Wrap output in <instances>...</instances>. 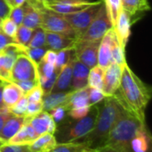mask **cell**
<instances>
[{
    "instance_id": "1",
    "label": "cell",
    "mask_w": 152,
    "mask_h": 152,
    "mask_svg": "<svg viewBox=\"0 0 152 152\" xmlns=\"http://www.w3.org/2000/svg\"><path fill=\"white\" fill-rule=\"evenodd\" d=\"M122 107L145 122V109L151 100V90L131 70L126 62L122 66L121 82L114 95Z\"/></svg>"
},
{
    "instance_id": "2",
    "label": "cell",
    "mask_w": 152,
    "mask_h": 152,
    "mask_svg": "<svg viewBox=\"0 0 152 152\" xmlns=\"http://www.w3.org/2000/svg\"><path fill=\"white\" fill-rule=\"evenodd\" d=\"M97 105L98 116L94 127L86 136L81 139L89 148L94 149H98L103 145L124 108L115 96L105 97Z\"/></svg>"
},
{
    "instance_id": "3",
    "label": "cell",
    "mask_w": 152,
    "mask_h": 152,
    "mask_svg": "<svg viewBox=\"0 0 152 152\" xmlns=\"http://www.w3.org/2000/svg\"><path fill=\"white\" fill-rule=\"evenodd\" d=\"M146 125L134 115L123 108V111L110 132L102 146H110L122 152H131L130 143L139 129Z\"/></svg>"
},
{
    "instance_id": "4",
    "label": "cell",
    "mask_w": 152,
    "mask_h": 152,
    "mask_svg": "<svg viewBox=\"0 0 152 152\" xmlns=\"http://www.w3.org/2000/svg\"><path fill=\"white\" fill-rule=\"evenodd\" d=\"M98 116V105L91 106L89 113L78 120L64 119L58 124L54 137L57 143L77 142L86 136L94 127Z\"/></svg>"
},
{
    "instance_id": "5",
    "label": "cell",
    "mask_w": 152,
    "mask_h": 152,
    "mask_svg": "<svg viewBox=\"0 0 152 152\" xmlns=\"http://www.w3.org/2000/svg\"><path fill=\"white\" fill-rule=\"evenodd\" d=\"M37 9L39 10L41 16L40 27L45 31L63 34L67 37L77 39V35L74 30L65 20L62 14L58 13L47 7H40Z\"/></svg>"
},
{
    "instance_id": "6",
    "label": "cell",
    "mask_w": 152,
    "mask_h": 152,
    "mask_svg": "<svg viewBox=\"0 0 152 152\" xmlns=\"http://www.w3.org/2000/svg\"><path fill=\"white\" fill-rule=\"evenodd\" d=\"M111 28H113V26L107 14L105 5L103 2H102V4L100 6V9L96 16L92 21V22L87 27V29L85 30V32L77 40V41L101 40L102 37L105 35V33Z\"/></svg>"
},
{
    "instance_id": "7",
    "label": "cell",
    "mask_w": 152,
    "mask_h": 152,
    "mask_svg": "<svg viewBox=\"0 0 152 152\" xmlns=\"http://www.w3.org/2000/svg\"><path fill=\"white\" fill-rule=\"evenodd\" d=\"M102 2V0L96 1L94 4L77 13H73L69 14H62L65 20L69 23V25L74 30L77 35V39L85 32V30L90 25L92 21L94 19L100 9Z\"/></svg>"
},
{
    "instance_id": "8",
    "label": "cell",
    "mask_w": 152,
    "mask_h": 152,
    "mask_svg": "<svg viewBox=\"0 0 152 152\" xmlns=\"http://www.w3.org/2000/svg\"><path fill=\"white\" fill-rule=\"evenodd\" d=\"M13 81H38L37 64L26 54L17 56L11 70V80Z\"/></svg>"
},
{
    "instance_id": "9",
    "label": "cell",
    "mask_w": 152,
    "mask_h": 152,
    "mask_svg": "<svg viewBox=\"0 0 152 152\" xmlns=\"http://www.w3.org/2000/svg\"><path fill=\"white\" fill-rule=\"evenodd\" d=\"M101 40L96 41H77L74 45L75 56L88 68L98 64V49Z\"/></svg>"
},
{
    "instance_id": "10",
    "label": "cell",
    "mask_w": 152,
    "mask_h": 152,
    "mask_svg": "<svg viewBox=\"0 0 152 152\" xmlns=\"http://www.w3.org/2000/svg\"><path fill=\"white\" fill-rule=\"evenodd\" d=\"M122 74V66L117 63H111L105 70L102 82V91L105 97L114 96L118 91Z\"/></svg>"
},
{
    "instance_id": "11",
    "label": "cell",
    "mask_w": 152,
    "mask_h": 152,
    "mask_svg": "<svg viewBox=\"0 0 152 152\" xmlns=\"http://www.w3.org/2000/svg\"><path fill=\"white\" fill-rule=\"evenodd\" d=\"M96 1L93 0H76V1H55L50 0L47 1L45 7L58 13L61 14H69L73 13L79 12L89 5L94 4Z\"/></svg>"
},
{
    "instance_id": "12",
    "label": "cell",
    "mask_w": 152,
    "mask_h": 152,
    "mask_svg": "<svg viewBox=\"0 0 152 152\" xmlns=\"http://www.w3.org/2000/svg\"><path fill=\"white\" fill-rule=\"evenodd\" d=\"M132 23L133 22L129 15L123 9H121L117 18L116 23L113 26V30L115 31L119 45L124 50L126 49V44L130 37Z\"/></svg>"
},
{
    "instance_id": "13",
    "label": "cell",
    "mask_w": 152,
    "mask_h": 152,
    "mask_svg": "<svg viewBox=\"0 0 152 152\" xmlns=\"http://www.w3.org/2000/svg\"><path fill=\"white\" fill-rule=\"evenodd\" d=\"M116 34L113 28L110 29L105 35L102 37L100 42L98 49V65L102 69H106L112 62L111 58V47L114 39H116Z\"/></svg>"
},
{
    "instance_id": "14",
    "label": "cell",
    "mask_w": 152,
    "mask_h": 152,
    "mask_svg": "<svg viewBox=\"0 0 152 152\" xmlns=\"http://www.w3.org/2000/svg\"><path fill=\"white\" fill-rule=\"evenodd\" d=\"M29 124L38 136L44 133L54 134L57 128L56 123L46 111H42L38 115L30 117Z\"/></svg>"
},
{
    "instance_id": "15",
    "label": "cell",
    "mask_w": 152,
    "mask_h": 152,
    "mask_svg": "<svg viewBox=\"0 0 152 152\" xmlns=\"http://www.w3.org/2000/svg\"><path fill=\"white\" fill-rule=\"evenodd\" d=\"M90 68L80 62L76 56L72 59L71 90H81L87 87V78Z\"/></svg>"
},
{
    "instance_id": "16",
    "label": "cell",
    "mask_w": 152,
    "mask_h": 152,
    "mask_svg": "<svg viewBox=\"0 0 152 152\" xmlns=\"http://www.w3.org/2000/svg\"><path fill=\"white\" fill-rule=\"evenodd\" d=\"M27 119L28 117L26 116H17L11 115L4 123L0 132V141L3 143H6L18 133V131L25 124Z\"/></svg>"
},
{
    "instance_id": "17",
    "label": "cell",
    "mask_w": 152,
    "mask_h": 152,
    "mask_svg": "<svg viewBox=\"0 0 152 152\" xmlns=\"http://www.w3.org/2000/svg\"><path fill=\"white\" fill-rule=\"evenodd\" d=\"M46 36V47L53 51H60L69 47H74L76 39L67 37L63 34L45 31Z\"/></svg>"
},
{
    "instance_id": "18",
    "label": "cell",
    "mask_w": 152,
    "mask_h": 152,
    "mask_svg": "<svg viewBox=\"0 0 152 152\" xmlns=\"http://www.w3.org/2000/svg\"><path fill=\"white\" fill-rule=\"evenodd\" d=\"M151 147V135L146 125L142 126L132 139L130 143L131 152H148Z\"/></svg>"
},
{
    "instance_id": "19",
    "label": "cell",
    "mask_w": 152,
    "mask_h": 152,
    "mask_svg": "<svg viewBox=\"0 0 152 152\" xmlns=\"http://www.w3.org/2000/svg\"><path fill=\"white\" fill-rule=\"evenodd\" d=\"M71 79H72V60L57 73L56 81L51 92L71 91Z\"/></svg>"
},
{
    "instance_id": "20",
    "label": "cell",
    "mask_w": 152,
    "mask_h": 152,
    "mask_svg": "<svg viewBox=\"0 0 152 152\" xmlns=\"http://www.w3.org/2000/svg\"><path fill=\"white\" fill-rule=\"evenodd\" d=\"M37 137L38 135L36 133L33 127L29 124V117H28L27 121L18 131V133L12 138H11L6 143L18 144V145H29Z\"/></svg>"
},
{
    "instance_id": "21",
    "label": "cell",
    "mask_w": 152,
    "mask_h": 152,
    "mask_svg": "<svg viewBox=\"0 0 152 152\" xmlns=\"http://www.w3.org/2000/svg\"><path fill=\"white\" fill-rule=\"evenodd\" d=\"M69 92H50L46 95H44L42 102H43V108L44 111H50L51 109L63 106L67 107ZM67 109V108H66Z\"/></svg>"
},
{
    "instance_id": "22",
    "label": "cell",
    "mask_w": 152,
    "mask_h": 152,
    "mask_svg": "<svg viewBox=\"0 0 152 152\" xmlns=\"http://www.w3.org/2000/svg\"><path fill=\"white\" fill-rule=\"evenodd\" d=\"M57 144L56 139L52 133H44L39 135L29 145L30 152H49Z\"/></svg>"
},
{
    "instance_id": "23",
    "label": "cell",
    "mask_w": 152,
    "mask_h": 152,
    "mask_svg": "<svg viewBox=\"0 0 152 152\" xmlns=\"http://www.w3.org/2000/svg\"><path fill=\"white\" fill-rule=\"evenodd\" d=\"M22 6L24 11L22 25L32 30L39 27L41 24V16L39 10L31 4H29L28 1H26Z\"/></svg>"
},
{
    "instance_id": "24",
    "label": "cell",
    "mask_w": 152,
    "mask_h": 152,
    "mask_svg": "<svg viewBox=\"0 0 152 152\" xmlns=\"http://www.w3.org/2000/svg\"><path fill=\"white\" fill-rule=\"evenodd\" d=\"M22 96H24V93L15 83L12 82H4L3 102L8 108L13 106Z\"/></svg>"
},
{
    "instance_id": "25",
    "label": "cell",
    "mask_w": 152,
    "mask_h": 152,
    "mask_svg": "<svg viewBox=\"0 0 152 152\" xmlns=\"http://www.w3.org/2000/svg\"><path fill=\"white\" fill-rule=\"evenodd\" d=\"M121 6L131 20L137 14L145 13L151 8L148 0H121Z\"/></svg>"
},
{
    "instance_id": "26",
    "label": "cell",
    "mask_w": 152,
    "mask_h": 152,
    "mask_svg": "<svg viewBox=\"0 0 152 152\" xmlns=\"http://www.w3.org/2000/svg\"><path fill=\"white\" fill-rule=\"evenodd\" d=\"M88 106H90L88 100V86L84 89L71 90L69 92V97L66 107L67 110Z\"/></svg>"
},
{
    "instance_id": "27",
    "label": "cell",
    "mask_w": 152,
    "mask_h": 152,
    "mask_svg": "<svg viewBox=\"0 0 152 152\" xmlns=\"http://www.w3.org/2000/svg\"><path fill=\"white\" fill-rule=\"evenodd\" d=\"M103 76H104V69L100 67L98 65L90 68L88 78H87V86L90 88L102 90Z\"/></svg>"
},
{
    "instance_id": "28",
    "label": "cell",
    "mask_w": 152,
    "mask_h": 152,
    "mask_svg": "<svg viewBox=\"0 0 152 152\" xmlns=\"http://www.w3.org/2000/svg\"><path fill=\"white\" fill-rule=\"evenodd\" d=\"M74 56H75V53L73 47H69L58 51L55 65H54L55 72L58 73L66 65H68L73 59Z\"/></svg>"
},
{
    "instance_id": "29",
    "label": "cell",
    "mask_w": 152,
    "mask_h": 152,
    "mask_svg": "<svg viewBox=\"0 0 152 152\" xmlns=\"http://www.w3.org/2000/svg\"><path fill=\"white\" fill-rule=\"evenodd\" d=\"M87 147L88 146L86 142L82 141H77L72 142L57 143L56 146L49 152H80Z\"/></svg>"
},
{
    "instance_id": "30",
    "label": "cell",
    "mask_w": 152,
    "mask_h": 152,
    "mask_svg": "<svg viewBox=\"0 0 152 152\" xmlns=\"http://www.w3.org/2000/svg\"><path fill=\"white\" fill-rule=\"evenodd\" d=\"M102 1L103 2L105 5L106 12H107L110 21L112 26H114V24L116 23L117 18L118 16V13L122 9L121 0H102Z\"/></svg>"
},
{
    "instance_id": "31",
    "label": "cell",
    "mask_w": 152,
    "mask_h": 152,
    "mask_svg": "<svg viewBox=\"0 0 152 152\" xmlns=\"http://www.w3.org/2000/svg\"><path fill=\"white\" fill-rule=\"evenodd\" d=\"M32 33H33L32 29H29L21 24V25L18 26V29H17V31H16V34H15L13 39L16 44L26 48L28 47V44L30 39H31Z\"/></svg>"
},
{
    "instance_id": "32",
    "label": "cell",
    "mask_w": 152,
    "mask_h": 152,
    "mask_svg": "<svg viewBox=\"0 0 152 152\" xmlns=\"http://www.w3.org/2000/svg\"><path fill=\"white\" fill-rule=\"evenodd\" d=\"M46 47V36L45 30L40 26L33 30L31 39L27 47Z\"/></svg>"
},
{
    "instance_id": "33",
    "label": "cell",
    "mask_w": 152,
    "mask_h": 152,
    "mask_svg": "<svg viewBox=\"0 0 152 152\" xmlns=\"http://www.w3.org/2000/svg\"><path fill=\"white\" fill-rule=\"evenodd\" d=\"M111 58L113 63H117L120 66H123V65L126 62V56H125V50L121 47L119 45L117 38L114 39L111 47Z\"/></svg>"
},
{
    "instance_id": "34",
    "label": "cell",
    "mask_w": 152,
    "mask_h": 152,
    "mask_svg": "<svg viewBox=\"0 0 152 152\" xmlns=\"http://www.w3.org/2000/svg\"><path fill=\"white\" fill-rule=\"evenodd\" d=\"M37 71H38V79H50L54 74H57L55 72L54 65L48 64L46 62L41 61L37 64Z\"/></svg>"
},
{
    "instance_id": "35",
    "label": "cell",
    "mask_w": 152,
    "mask_h": 152,
    "mask_svg": "<svg viewBox=\"0 0 152 152\" xmlns=\"http://www.w3.org/2000/svg\"><path fill=\"white\" fill-rule=\"evenodd\" d=\"M28 99L24 95L22 96L13 106L9 108V112L17 116H26V111H27V107H28Z\"/></svg>"
},
{
    "instance_id": "36",
    "label": "cell",
    "mask_w": 152,
    "mask_h": 152,
    "mask_svg": "<svg viewBox=\"0 0 152 152\" xmlns=\"http://www.w3.org/2000/svg\"><path fill=\"white\" fill-rule=\"evenodd\" d=\"M49 48L47 47H26L25 54L33 60L36 64H38L42 61L45 52Z\"/></svg>"
},
{
    "instance_id": "37",
    "label": "cell",
    "mask_w": 152,
    "mask_h": 152,
    "mask_svg": "<svg viewBox=\"0 0 152 152\" xmlns=\"http://www.w3.org/2000/svg\"><path fill=\"white\" fill-rule=\"evenodd\" d=\"M17 29H18V25L9 17H5V18L2 19V21H1V31L3 33H4L5 35L13 39L15 34H16Z\"/></svg>"
},
{
    "instance_id": "38",
    "label": "cell",
    "mask_w": 152,
    "mask_h": 152,
    "mask_svg": "<svg viewBox=\"0 0 152 152\" xmlns=\"http://www.w3.org/2000/svg\"><path fill=\"white\" fill-rule=\"evenodd\" d=\"M48 113L51 116V117L53 119V121L56 123V125L61 123L66 118V116H68V110L63 106L54 108L50 111H48Z\"/></svg>"
},
{
    "instance_id": "39",
    "label": "cell",
    "mask_w": 152,
    "mask_h": 152,
    "mask_svg": "<svg viewBox=\"0 0 152 152\" xmlns=\"http://www.w3.org/2000/svg\"><path fill=\"white\" fill-rule=\"evenodd\" d=\"M104 98L105 96L102 91V90L88 87V100L90 106H94L100 103Z\"/></svg>"
},
{
    "instance_id": "40",
    "label": "cell",
    "mask_w": 152,
    "mask_h": 152,
    "mask_svg": "<svg viewBox=\"0 0 152 152\" xmlns=\"http://www.w3.org/2000/svg\"><path fill=\"white\" fill-rule=\"evenodd\" d=\"M42 111H44L42 101H28L26 111V117H33Z\"/></svg>"
},
{
    "instance_id": "41",
    "label": "cell",
    "mask_w": 152,
    "mask_h": 152,
    "mask_svg": "<svg viewBox=\"0 0 152 152\" xmlns=\"http://www.w3.org/2000/svg\"><path fill=\"white\" fill-rule=\"evenodd\" d=\"M23 15H24V11H23V6H13L11 8L10 13L8 17L12 19L18 26L22 24V20H23Z\"/></svg>"
},
{
    "instance_id": "42",
    "label": "cell",
    "mask_w": 152,
    "mask_h": 152,
    "mask_svg": "<svg viewBox=\"0 0 152 152\" xmlns=\"http://www.w3.org/2000/svg\"><path fill=\"white\" fill-rule=\"evenodd\" d=\"M28 99V101H42L44 97V92L39 83L34 86L28 92L25 94Z\"/></svg>"
},
{
    "instance_id": "43",
    "label": "cell",
    "mask_w": 152,
    "mask_h": 152,
    "mask_svg": "<svg viewBox=\"0 0 152 152\" xmlns=\"http://www.w3.org/2000/svg\"><path fill=\"white\" fill-rule=\"evenodd\" d=\"M91 106L84 107V108H71L68 110V116L74 120H78L85 117L90 111Z\"/></svg>"
},
{
    "instance_id": "44",
    "label": "cell",
    "mask_w": 152,
    "mask_h": 152,
    "mask_svg": "<svg viewBox=\"0 0 152 152\" xmlns=\"http://www.w3.org/2000/svg\"><path fill=\"white\" fill-rule=\"evenodd\" d=\"M0 152H30L28 145L4 143L0 146Z\"/></svg>"
},
{
    "instance_id": "45",
    "label": "cell",
    "mask_w": 152,
    "mask_h": 152,
    "mask_svg": "<svg viewBox=\"0 0 152 152\" xmlns=\"http://www.w3.org/2000/svg\"><path fill=\"white\" fill-rule=\"evenodd\" d=\"M15 83L24 93V95L28 92L34 86L38 84V81H13L12 82Z\"/></svg>"
},
{
    "instance_id": "46",
    "label": "cell",
    "mask_w": 152,
    "mask_h": 152,
    "mask_svg": "<svg viewBox=\"0 0 152 152\" xmlns=\"http://www.w3.org/2000/svg\"><path fill=\"white\" fill-rule=\"evenodd\" d=\"M11 80V72L4 68V57L0 52V81L2 82H7Z\"/></svg>"
},
{
    "instance_id": "47",
    "label": "cell",
    "mask_w": 152,
    "mask_h": 152,
    "mask_svg": "<svg viewBox=\"0 0 152 152\" xmlns=\"http://www.w3.org/2000/svg\"><path fill=\"white\" fill-rule=\"evenodd\" d=\"M56 56H57V52L56 51H53L52 49H48L45 52L42 61L54 65H55V61H56Z\"/></svg>"
},
{
    "instance_id": "48",
    "label": "cell",
    "mask_w": 152,
    "mask_h": 152,
    "mask_svg": "<svg viewBox=\"0 0 152 152\" xmlns=\"http://www.w3.org/2000/svg\"><path fill=\"white\" fill-rule=\"evenodd\" d=\"M15 43L14 39L7 35H5L4 33H3L2 31H0V52L9 44H12Z\"/></svg>"
},
{
    "instance_id": "49",
    "label": "cell",
    "mask_w": 152,
    "mask_h": 152,
    "mask_svg": "<svg viewBox=\"0 0 152 152\" xmlns=\"http://www.w3.org/2000/svg\"><path fill=\"white\" fill-rule=\"evenodd\" d=\"M11 7L5 2V0H0V19L8 17Z\"/></svg>"
},
{
    "instance_id": "50",
    "label": "cell",
    "mask_w": 152,
    "mask_h": 152,
    "mask_svg": "<svg viewBox=\"0 0 152 152\" xmlns=\"http://www.w3.org/2000/svg\"><path fill=\"white\" fill-rule=\"evenodd\" d=\"M27 1L37 8L45 7V4L47 3V0H27Z\"/></svg>"
},
{
    "instance_id": "51",
    "label": "cell",
    "mask_w": 152,
    "mask_h": 152,
    "mask_svg": "<svg viewBox=\"0 0 152 152\" xmlns=\"http://www.w3.org/2000/svg\"><path fill=\"white\" fill-rule=\"evenodd\" d=\"M97 152H122L118 149L110 147V146H102L97 149Z\"/></svg>"
},
{
    "instance_id": "52",
    "label": "cell",
    "mask_w": 152,
    "mask_h": 152,
    "mask_svg": "<svg viewBox=\"0 0 152 152\" xmlns=\"http://www.w3.org/2000/svg\"><path fill=\"white\" fill-rule=\"evenodd\" d=\"M12 114L10 112L8 113H3V114H0V132L4 125V123L6 122V120L8 119V117L11 116Z\"/></svg>"
},
{
    "instance_id": "53",
    "label": "cell",
    "mask_w": 152,
    "mask_h": 152,
    "mask_svg": "<svg viewBox=\"0 0 152 152\" xmlns=\"http://www.w3.org/2000/svg\"><path fill=\"white\" fill-rule=\"evenodd\" d=\"M27 0H13L12 7H13V6H21V5L24 4V3Z\"/></svg>"
},
{
    "instance_id": "54",
    "label": "cell",
    "mask_w": 152,
    "mask_h": 152,
    "mask_svg": "<svg viewBox=\"0 0 152 152\" xmlns=\"http://www.w3.org/2000/svg\"><path fill=\"white\" fill-rule=\"evenodd\" d=\"M3 89H4V82H0V105H4L3 102Z\"/></svg>"
},
{
    "instance_id": "55",
    "label": "cell",
    "mask_w": 152,
    "mask_h": 152,
    "mask_svg": "<svg viewBox=\"0 0 152 152\" xmlns=\"http://www.w3.org/2000/svg\"><path fill=\"white\" fill-rule=\"evenodd\" d=\"M8 112H9V108L5 105H0V114L8 113Z\"/></svg>"
},
{
    "instance_id": "56",
    "label": "cell",
    "mask_w": 152,
    "mask_h": 152,
    "mask_svg": "<svg viewBox=\"0 0 152 152\" xmlns=\"http://www.w3.org/2000/svg\"><path fill=\"white\" fill-rule=\"evenodd\" d=\"M80 152H97V149H94V148H89V147H87V148L84 149L83 151H81Z\"/></svg>"
},
{
    "instance_id": "57",
    "label": "cell",
    "mask_w": 152,
    "mask_h": 152,
    "mask_svg": "<svg viewBox=\"0 0 152 152\" xmlns=\"http://www.w3.org/2000/svg\"><path fill=\"white\" fill-rule=\"evenodd\" d=\"M5 2L9 4V6L12 8V2H13V0H5Z\"/></svg>"
},
{
    "instance_id": "58",
    "label": "cell",
    "mask_w": 152,
    "mask_h": 152,
    "mask_svg": "<svg viewBox=\"0 0 152 152\" xmlns=\"http://www.w3.org/2000/svg\"><path fill=\"white\" fill-rule=\"evenodd\" d=\"M50 1V0H48ZM55 1H63V2H68V1H76V0H55Z\"/></svg>"
},
{
    "instance_id": "59",
    "label": "cell",
    "mask_w": 152,
    "mask_h": 152,
    "mask_svg": "<svg viewBox=\"0 0 152 152\" xmlns=\"http://www.w3.org/2000/svg\"><path fill=\"white\" fill-rule=\"evenodd\" d=\"M148 152H152V146L149 149V151H148Z\"/></svg>"
},
{
    "instance_id": "60",
    "label": "cell",
    "mask_w": 152,
    "mask_h": 152,
    "mask_svg": "<svg viewBox=\"0 0 152 152\" xmlns=\"http://www.w3.org/2000/svg\"><path fill=\"white\" fill-rule=\"evenodd\" d=\"M1 21H2V19H0V31H1Z\"/></svg>"
},
{
    "instance_id": "61",
    "label": "cell",
    "mask_w": 152,
    "mask_h": 152,
    "mask_svg": "<svg viewBox=\"0 0 152 152\" xmlns=\"http://www.w3.org/2000/svg\"><path fill=\"white\" fill-rule=\"evenodd\" d=\"M3 144H4V143H3V142H2L0 141V146H1V145H3Z\"/></svg>"
},
{
    "instance_id": "62",
    "label": "cell",
    "mask_w": 152,
    "mask_h": 152,
    "mask_svg": "<svg viewBox=\"0 0 152 152\" xmlns=\"http://www.w3.org/2000/svg\"><path fill=\"white\" fill-rule=\"evenodd\" d=\"M0 82H1V81H0Z\"/></svg>"
},
{
    "instance_id": "63",
    "label": "cell",
    "mask_w": 152,
    "mask_h": 152,
    "mask_svg": "<svg viewBox=\"0 0 152 152\" xmlns=\"http://www.w3.org/2000/svg\"><path fill=\"white\" fill-rule=\"evenodd\" d=\"M41 152H43V151H41Z\"/></svg>"
},
{
    "instance_id": "64",
    "label": "cell",
    "mask_w": 152,
    "mask_h": 152,
    "mask_svg": "<svg viewBox=\"0 0 152 152\" xmlns=\"http://www.w3.org/2000/svg\"><path fill=\"white\" fill-rule=\"evenodd\" d=\"M47 1H48V0H47Z\"/></svg>"
}]
</instances>
